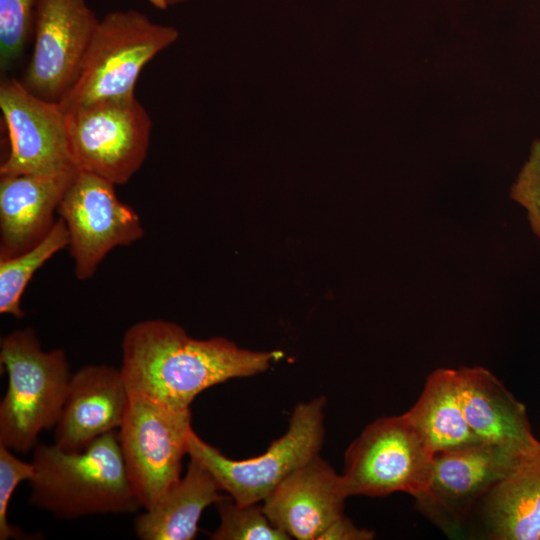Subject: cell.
Wrapping results in <instances>:
<instances>
[{"label": "cell", "instance_id": "1", "mask_svg": "<svg viewBox=\"0 0 540 540\" xmlns=\"http://www.w3.org/2000/svg\"><path fill=\"white\" fill-rule=\"evenodd\" d=\"M121 373L129 393L186 409L207 388L267 370L281 351H251L223 337L192 338L178 324L146 319L124 333Z\"/></svg>", "mask_w": 540, "mask_h": 540}, {"label": "cell", "instance_id": "2", "mask_svg": "<svg viewBox=\"0 0 540 540\" xmlns=\"http://www.w3.org/2000/svg\"><path fill=\"white\" fill-rule=\"evenodd\" d=\"M32 463L29 504L56 518L134 513L142 508L127 474L117 430L78 452L37 444Z\"/></svg>", "mask_w": 540, "mask_h": 540}, {"label": "cell", "instance_id": "3", "mask_svg": "<svg viewBox=\"0 0 540 540\" xmlns=\"http://www.w3.org/2000/svg\"><path fill=\"white\" fill-rule=\"evenodd\" d=\"M0 363L8 386L0 403V443L26 453L44 429L56 426L72 376L63 349L45 351L34 329L1 338Z\"/></svg>", "mask_w": 540, "mask_h": 540}, {"label": "cell", "instance_id": "4", "mask_svg": "<svg viewBox=\"0 0 540 540\" xmlns=\"http://www.w3.org/2000/svg\"><path fill=\"white\" fill-rule=\"evenodd\" d=\"M177 29L151 21L138 10H116L100 19L80 75L59 102L65 112L96 101L135 96L145 65L173 44Z\"/></svg>", "mask_w": 540, "mask_h": 540}, {"label": "cell", "instance_id": "5", "mask_svg": "<svg viewBox=\"0 0 540 540\" xmlns=\"http://www.w3.org/2000/svg\"><path fill=\"white\" fill-rule=\"evenodd\" d=\"M325 405L326 398L319 396L295 406L286 433L259 456L233 460L195 432L189 438L188 455L199 460L236 503H262L282 480L319 454Z\"/></svg>", "mask_w": 540, "mask_h": 540}, {"label": "cell", "instance_id": "6", "mask_svg": "<svg viewBox=\"0 0 540 540\" xmlns=\"http://www.w3.org/2000/svg\"><path fill=\"white\" fill-rule=\"evenodd\" d=\"M434 456L406 412L378 418L346 450L342 477L349 497L403 492L417 500L428 489Z\"/></svg>", "mask_w": 540, "mask_h": 540}, {"label": "cell", "instance_id": "7", "mask_svg": "<svg viewBox=\"0 0 540 540\" xmlns=\"http://www.w3.org/2000/svg\"><path fill=\"white\" fill-rule=\"evenodd\" d=\"M66 127L72 164L115 185L127 183L147 157L152 121L135 96L73 108Z\"/></svg>", "mask_w": 540, "mask_h": 540}, {"label": "cell", "instance_id": "8", "mask_svg": "<svg viewBox=\"0 0 540 540\" xmlns=\"http://www.w3.org/2000/svg\"><path fill=\"white\" fill-rule=\"evenodd\" d=\"M191 418L190 408H174L130 393L118 434L129 480L145 510L180 480L194 432Z\"/></svg>", "mask_w": 540, "mask_h": 540}, {"label": "cell", "instance_id": "9", "mask_svg": "<svg viewBox=\"0 0 540 540\" xmlns=\"http://www.w3.org/2000/svg\"><path fill=\"white\" fill-rule=\"evenodd\" d=\"M115 186L97 175L78 171L58 207L78 280L93 277L111 250L131 245L144 235L139 215L119 199Z\"/></svg>", "mask_w": 540, "mask_h": 540}, {"label": "cell", "instance_id": "10", "mask_svg": "<svg viewBox=\"0 0 540 540\" xmlns=\"http://www.w3.org/2000/svg\"><path fill=\"white\" fill-rule=\"evenodd\" d=\"M99 21L85 0H37L24 86L45 100L60 102L80 75Z\"/></svg>", "mask_w": 540, "mask_h": 540}, {"label": "cell", "instance_id": "11", "mask_svg": "<svg viewBox=\"0 0 540 540\" xmlns=\"http://www.w3.org/2000/svg\"><path fill=\"white\" fill-rule=\"evenodd\" d=\"M527 455L487 443L436 453L428 489L417 504L446 533H455Z\"/></svg>", "mask_w": 540, "mask_h": 540}, {"label": "cell", "instance_id": "12", "mask_svg": "<svg viewBox=\"0 0 540 540\" xmlns=\"http://www.w3.org/2000/svg\"><path fill=\"white\" fill-rule=\"evenodd\" d=\"M0 109L10 142L0 176L55 173L74 166L66 112L59 102L35 95L16 79H6L0 85Z\"/></svg>", "mask_w": 540, "mask_h": 540}, {"label": "cell", "instance_id": "13", "mask_svg": "<svg viewBox=\"0 0 540 540\" xmlns=\"http://www.w3.org/2000/svg\"><path fill=\"white\" fill-rule=\"evenodd\" d=\"M348 497L342 475L318 454L282 480L262 505L269 520L290 537L319 540L343 515Z\"/></svg>", "mask_w": 540, "mask_h": 540}, {"label": "cell", "instance_id": "14", "mask_svg": "<svg viewBox=\"0 0 540 540\" xmlns=\"http://www.w3.org/2000/svg\"><path fill=\"white\" fill-rule=\"evenodd\" d=\"M130 393L120 369L90 364L72 374L55 426L54 444L78 452L96 438L119 429Z\"/></svg>", "mask_w": 540, "mask_h": 540}, {"label": "cell", "instance_id": "15", "mask_svg": "<svg viewBox=\"0 0 540 540\" xmlns=\"http://www.w3.org/2000/svg\"><path fill=\"white\" fill-rule=\"evenodd\" d=\"M78 171L72 166L55 173L1 176L0 259L25 252L49 233Z\"/></svg>", "mask_w": 540, "mask_h": 540}, {"label": "cell", "instance_id": "16", "mask_svg": "<svg viewBox=\"0 0 540 540\" xmlns=\"http://www.w3.org/2000/svg\"><path fill=\"white\" fill-rule=\"evenodd\" d=\"M467 423L482 443L526 455L540 446L525 406L486 368L457 369Z\"/></svg>", "mask_w": 540, "mask_h": 540}, {"label": "cell", "instance_id": "17", "mask_svg": "<svg viewBox=\"0 0 540 540\" xmlns=\"http://www.w3.org/2000/svg\"><path fill=\"white\" fill-rule=\"evenodd\" d=\"M190 457L187 472L160 499L134 521L141 540H192L206 507L221 499L219 486L209 470Z\"/></svg>", "mask_w": 540, "mask_h": 540}, {"label": "cell", "instance_id": "18", "mask_svg": "<svg viewBox=\"0 0 540 540\" xmlns=\"http://www.w3.org/2000/svg\"><path fill=\"white\" fill-rule=\"evenodd\" d=\"M484 519L496 540H540V446L484 498Z\"/></svg>", "mask_w": 540, "mask_h": 540}, {"label": "cell", "instance_id": "19", "mask_svg": "<svg viewBox=\"0 0 540 540\" xmlns=\"http://www.w3.org/2000/svg\"><path fill=\"white\" fill-rule=\"evenodd\" d=\"M406 413L435 454L482 443L465 418L455 369L432 372Z\"/></svg>", "mask_w": 540, "mask_h": 540}, {"label": "cell", "instance_id": "20", "mask_svg": "<svg viewBox=\"0 0 540 540\" xmlns=\"http://www.w3.org/2000/svg\"><path fill=\"white\" fill-rule=\"evenodd\" d=\"M64 221L59 218L49 233L25 252L0 259V313L24 317L21 298L34 273L60 250L68 247Z\"/></svg>", "mask_w": 540, "mask_h": 540}, {"label": "cell", "instance_id": "21", "mask_svg": "<svg viewBox=\"0 0 540 540\" xmlns=\"http://www.w3.org/2000/svg\"><path fill=\"white\" fill-rule=\"evenodd\" d=\"M220 525L210 536L213 540H288L291 537L276 527L264 512L263 505H240L231 496L216 503Z\"/></svg>", "mask_w": 540, "mask_h": 540}, {"label": "cell", "instance_id": "22", "mask_svg": "<svg viewBox=\"0 0 540 540\" xmlns=\"http://www.w3.org/2000/svg\"><path fill=\"white\" fill-rule=\"evenodd\" d=\"M37 0H0V67L6 71L22 54L35 22Z\"/></svg>", "mask_w": 540, "mask_h": 540}, {"label": "cell", "instance_id": "23", "mask_svg": "<svg viewBox=\"0 0 540 540\" xmlns=\"http://www.w3.org/2000/svg\"><path fill=\"white\" fill-rule=\"evenodd\" d=\"M35 473L33 463L17 458L12 450L0 443V540L28 538L21 529L8 522V506L22 481H29Z\"/></svg>", "mask_w": 540, "mask_h": 540}, {"label": "cell", "instance_id": "24", "mask_svg": "<svg viewBox=\"0 0 540 540\" xmlns=\"http://www.w3.org/2000/svg\"><path fill=\"white\" fill-rule=\"evenodd\" d=\"M511 197L528 212L533 232L540 238V139L533 142L529 159L511 188Z\"/></svg>", "mask_w": 540, "mask_h": 540}, {"label": "cell", "instance_id": "25", "mask_svg": "<svg viewBox=\"0 0 540 540\" xmlns=\"http://www.w3.org/2000/svg\"><path fill=\"white\" fill-rule=\"evenodd\" d=\"M373 538L372 531L355 526L343 514L323 532L319 540H370Z\"/></svg>", "mask_w": 540, "mask_h": 540}, {"label": "cell", "instance_id": "26", "mask_svg": "<svg viewBox=\"0 0 540 540\" xmlns=\"http://www.w3.org/2000/svg\"><path fill=\"white\" fill-rule=\"evenodd\" d=\"M153 6L159 9H167L169 6L176 5L186 0H148Z\"/></svg>", "mask_w": 540, "mask_h": 540}]
</instances>
